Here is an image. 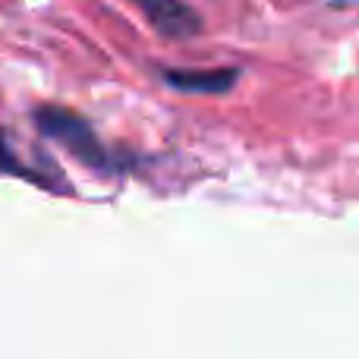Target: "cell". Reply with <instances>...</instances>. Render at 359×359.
Returning <instances> with one entry per match:
<instances>
[{"label":"cell","mask_w":359,"mask_h":359,"mask_svg":"<svg viewBox=\"0 0 359 359\" xmlns=\"http://www.w3.org/2000/svg\"><path fill=\"white\" fill-rule=\"evenodd\" d=\"M35 126L57 142L63 151L76 158L79 164L98 170V174H120V170L130 168V158H117L104 142L98 139L95 126L88 123L86 117H79L76 111H67V107H38L35 111Z\"/></svg>","instance_id":"obj_1"},{"label":"cell","mask_w":359,"mask_h":359,"mask_svg":"<svg viewBox=\"0 0 359 359\" xmlns=\"http://www.w3.org/2000/svg\"><path fill=\"white\" fill-rule=\"evenodd\" d=\"M0 174L6 177H22V180H32V183L44 186V189L57 192L63 189L60 183H54V174H44V170H35L29 168V164L19 158V151L10 145V139H6V130H0Z\"/></svg>","instance_id":"obj_4"},{"label":"cell","mask_w":359,"mask_h":359,"mask_svg":"<svg viewBox=\"0 0 359 359\" xmlns=\"http://www.w3.org/2000/svg\"><path fill=\"white\" fill-rule=\"evenodd\" d=\"M164 82L177 92L186 95H224L236 86L240 69L221 67V69H161Z\"/></svg>","instance_id":"obj_3"},{"label":"cell","mask_w":359,"mask_h":359,"mask_svg":"<svg viewBox=\"0 0 359 359\" xmlns=\"http://www.w3.org/2000/svg\"><path fill=\"white\" fill-rule=\"evenodd\" d=\"M142 10V16L164 38H196L202 32V19L183 0H130Z\"/></svg>","instance_id":"obj_2"}]
</instances>
